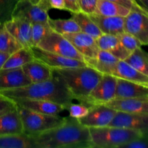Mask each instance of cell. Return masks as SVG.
Returning <instances> with one entry per match:
<instances>
[{
	"instance_id": "24",
	"label": "cell",
	"mask_w": 148,
	"mask_h": 148,
	"mask_svg": "<svg viewBox=\"0 0 148 148\" xmlns=\"http://www.w3.org/2000/svg\"><path fill=\"white\" fill-rule=\"evenodd\" d=\"M112 75L117 78L127 79L148 86V77L136 69L124 60L119 61Z\"/></svg>"
},
{
	"instance_id": "45",
	"label": "cell",
	"mask_w": 148,
	"mask_h": 148,
	"mask_svg": "<svg viewBox=\"0 0 148 148\" xmlns=\"http://www.w3.org/2000/svg\"><path fill=\"white\" fill-rule=\"evenodd\" d=\"M147 98H148V96H147Z\"/></svg>"
},
{
	"instance_id": "28",
	"label": "cell",
	"mask_w": 148,
	"mask_h": 148,
	"mask_svg": "<svg viewBox=\"0 0 148 148\" xmlns=\"http://www.w3.org/2000/svg\"><path fill=\"white\" fill-rule=\"evenodd\" d=\"M0 148H34L33 140L24 133L0 136Z\"/></svg>"
},
{
	"instance_id": "35",
	"label": "cell",
	"mask_w": 148,
	"mask_h": 148,
	"mask_svg": "<svg viewBox=\"0 0 148 148\" xmlns=\"http://www.w3.org/2000/svg\"><path fill=\"white\" fill-rule=\"evenodd\" d=\"M65 109L69 111V116L79 120L88 114L90 107L82 103H73L72 102L65 106Z\"/></svg>"
},
{
	"instance_id": "39",
	"label": "cell",
	"mask_w": 148,
	"mask_h": 148,
	"mask_svg": "<svg viewBox=\"0 0 148 148\" xmlns=\"http://www.w3.org/2000/svg\"><path fill=\"white\" fill-rule=\"evenodd\" d=\"M65 7L67 11L72 12H79V0H64Z\"/></svg>"
},
{
	"instance_id": "42",
	"label": "cell",
	"mask_w": 148,
	"mask_h": 148,
	"mask_svg": "<svg viewBox=\"0 0 148 148\" xmlns=\"http://www.w3.org/2000/svg\"><path fill=\"white\" fill-rule=\"evenodd\" d=\"M136 4L148 12V0H134Z\"/></svg>"
},
{
	"instance_id": "7",
	"label": "cell",
	"mask_w": 148,
	"mask_h": 148,
	"mask_svg": "<svg viewBox=\"0 0 148 148\" xmlns=\"http://www.w3.org/2000/svg\"><path fill=\"white\" fill-rule=\"evenodd\" d=\"M38 47L71 59L84 61L85 58L63 35L51 31L38 45Z\"/></svg>"
},
{
	"instance_id": "43",
	"label": "cell",
	"mask_w": 148,
	"mask_h": 148,
	"mask_svg": "<svg viewBox=\"0 0 148 148\" xmlns=\"http://www.w3.org/2000/svg\"><path fill=\"white\" fill-rule=\"evenodd\" d=\"M19 1V0H18ZM28 1H31L32 3H33V4H38V3L39 2V1H40V0H28Z\"/></svg>"
},
{
	"instance_id": "44",
	"label": "cell",
	"mask_w": 148,
	"mask_h": 148,
	"mask_svg": "<svg viewBox=\"0 0 148 148\" xmlns=\"http://www.w3.org/2000/svg\"><path fill=\"white\" fill-rule=\"evenodd\" d=\"M142 9H143V8H142ZM144 10V11H145V12H146V13H147V15H148V12H147V11H145V10Z\"/></svg>"
},
{
	"instance_id": "29",
	"label": "cell",
	"mask_w": 148,
	"mask_h": 148,
	"mask_svg": "<svg viewBox=\"0 0 148 148\" xmlns=\"http://www.w3.org/2000/svg\"><path fill=\"white\" fill-rule=\"evenodd\" d=\"M48 23L53 31L62 35L81 31L80 27L72 17L69 19H52L49 17Z\"/></svg>"
},
{
	"instance_id": "27",
	"label": "cell",
	"mask_w": 148,
	"mask_h": 148,
	"mask_svg": "<svg viewBox=\"0 0 148 148\" xmlns=\"http://www.w3.org/2000/svg\"><path fill=\"white\" fill-rule=\"evenodd\" d=\"M71 17L73 18L80 27L81 31L92 36L97 39L103 34L97 25L91 20L90 16L82 12L71 13Z\"/></svg>"
},
{
	"instance_id": "1",
	"label": "cell",
	"mask_w": 148,
	"mask_h": 148,
	"mask_svg": "<svg viewBox=\"0 0 148 148\" xmlns=\"http://www.w3.org/2000/svg\"><path fill=\"white\" fill-rule=\"evenodd\" d=\"M31 138L34 148H93L89 128L70 116L62 125Z\"/></svg>"
},
{
	"instance_id": "22",
	"label": "cell",
	"mask_w": 148,
	"mask_h": 148,
	"mask_svg": "<svg viewBox=\"0 0 148 148\" xmlns=\"http://www.w3.org/2000/svg\"><path fill=\"white\" fill-rule=\"evenodd\" d=\"M96 43L100 49L109 52L119 60H125L130 54L122 46L118 36L102 34L96 39Z\"/></svg>"
},
{
	"instance_id": "10",
	"label": "cell",
	"mask_w": 148,
	"mask_h": 148,
	"mask_svg": "<svg viewBox=\"0 0 148 148\" xmlns=\"http://www.w3.org/2000/svg\"><path fill=\"white\" fill-rule=\"evenodd\" d=\"M117 111L104 104L90 106L88 114L78 121L82 125L91 127H103L109 125Z\"/></svg>"
},
{
	"instance_id": "5",
	"label": "cell",
	"mask_w": 148,
	"mask_h": 148,
	"mask_svg": "<svg viewBox=\"0 0 148 148\" xmlns=\"http://www.w3.org/2000/svg\"><path fill=\"white\" fill-rule=\"evenodd\" d=\"M17 109L23 124V133L30 137L56 128L66 121V118L59 115L38 113L19 106Z\"/></svg>"
},
{
	"instance_id": "34",
	"label": "cell",
	"mask_w": 148,
	"mask_h": 148,
	"mask_svg": "<svg viewBox=\"0 0 148 148\" xmlns=\"http://www.w3.org/2000/svg\"><path fill=\"white\" fill-rule=\"evenodd\" d=\"M118 37L119 38L122 46L130 53H132L136 49L142 47V46H143L138 39L136 38L132 35L130 34V33H127L125 31L121 33V34L119 35Z\"/></svg>"
},
{
	"instance_id": "26",
	"label": "cell",
	"mask_w": 148,
	"mask_h": 148,
	"mask_svg": "<svg viewBox=\"0 0 148 148\" xmlns=\"http://www.w3.org/2000/svg\"><path fill=\"white\" fill-rule=\"evenodd\" d=\"M33 59H34V56L30 49L23 48L10 55L1 69L22 68L25 64L31 62Z\"/></svg>"
},
{
	"instance_id": "32",
	"label": "cell",
	"mask_w": 148,
	"mask_h": 148,
	"mask_svg": "<svg viewBox=\"0 0 148 148\" xmlns=\"http://www.w3.org/2000/svg\"><path fill=\"white\" fill-rule=\"evenodd\" d=\"M52 30L48 23H31L32 46H37L38 43Z\"/></svg>"
},
{
	"instance_id": "15",
	"label": "cell",
	"mask_w": 148,
	"mask_h": 148,
	"mask_svg": "<svg viewBox=\"0 0 148 148\" xmlns=\"http://www.w3.org/2000/svg\"><path fill=\"white\" fill-rule=\"evenodd\" d=\"M6 28L23 48L30 49L31 43V23L22 18L13 17L4 23Z\"/></svg>"
},
{
	"instance_id": "13",
	"label": "cell",
	"mask_w": 148,
	"mask_h": 148,
	"mask_svg": "<svg viewBox=\"0 0 148 148\" xmlns=\"http://www.w3.org/2000/svg\"><path fill=\"white\" fill-rule=\"evenodd\" d=\"M63 36L71 42L85 59L94 58L99 51L100 49L96 43V39L87 33L80 31Z\"/></svg>"
},
{
	"instance_id": "6",
	"label": "cell",
	"mask_w": 148,
	"mask_h": 148,
	"mask_svg": "<svg viewBox=\"0 0 148 148\" xmlns=\"http://www.w3.org/2000/svg\"><path fill=\"white\" fill-rule=\"evenodd\" d=\"M124 31L138 39L143 46H148V15L135 2L124 19Z\"/></svg>"
},
{
	"instance_id": "2",
	"label": "cell",
	"mask_w": 148,
	"mask_h": 148,
	"mask_svg": "<svg viewBox=\"0 0 148 148\" xmlns=\"http://www.w3.org/2000/svg\"><path fill=\"white\" fill-rule=\"evenodd\" d=\"M7 98H23L52 101L66 106L73 101L74 98L63 81L53 74L50 79L8 90L0 91Z\"/></svg>"
},
{
	"instance_id": "11",
	"label": "cell",
	"mask_w": 148,
	"mask_h": 148,
	"mask_svg": "<svg viewBox=\"0 0 148 148\" xmlns=\"http://www.w3.org/2000/svg\"><path fill=\"white\" fill-rule=\"evenodd\" d=\"M110 127L130 129L148 134V114H131L117 111L109 124Z\"/></svg>"
},
{
	"instance_id": "16",
	"label": "cell",
	"mask_w": 148,
	"mask_h": 148,
	"mask_svg": "<svg viewBox=\"0 0 148 148\" xmlns=\"http://www.w3.org/2000/svg\"><path fill=\"white\" fill-rule=\"evenodd\" d=\"M104 105L116 111L131 114H148V98H114Z\"/></svg>"
},
{
	"instance_id": "40",
	"label": "cell",
	"mask_w": 148,
	"mask_h": 148,
	"mask_svg": "<svg viewBox=\"0 0 148 148\" xmlns=\"http://www.w3.org/2000/svg\"><path fill=\"white\" fill-rule=\"evenodd\" d=\"M106 1L118 3V4H121V5L124 6V7L130 9V10H131L132 7H133V5H134V0H106Z\"/></svg>"
},
{
	"instance_id": "14",
	"label": "cell",
	"mask_w": 148,
	"mask_h": 148,
	"mask_svg": "<svg viewBox=\"0 0 148 148\" xmlns=\"http://www.w3.org/2000/svg\"><path fill=\"white\" fill-rule=\"evenodd\" d=\"M10 99L12 100L17 106L42 114L59 115L62 111L65 110L64 106L52 101L23 98H12Z\"/></svg>"
},
{
	"instance_id": "3",
	"label": "cell",
	"mask_w": 148,
	"mask_h": 148,
	"mask_svg": "<svg viewBox=\"0 0 148 148\" xmlns=\"http://www.w3.org/2000/svg\"><path fill=\"white\" fill-rule=\"evenodd\" d=\"M53 74L64 82L74 99L85 103L103 74L89 66L53 69Z\"/></svg>"
},
{
	"instance_id": "31",
	"label": "cell",
	"mask_w": 148,
	"mask_h": 148,
	"mask_svg": "<svg viewBox=\"0 0 148 148\" xmlns=\"http://www.w3.org/2000/svg\"><path fill=\"white\" fill-rule=\"evenodd\" d=\"M124 61L148 77V53L141 47L130 53Z\"/></svg>"
},
{
	"instance_id": "17",
	"label": "cell",
	"mask_w": 148,
	"mask_h": 148,
	"mask_svg": "<svg viewBox=\"0 0 148 148\" xmlns=\"http://www.w3.org/2000/svg\"><path fill=\"white\" fill-rule=\"evenodd\" d=\"M91 20L97 25L103 34L119 36L124 32V17L104 16L98 14H88Z\"/></svg>"
},
{
	"instance_id": "8",
	"label": "cell",
	"mask_w": 148,
	"mask_h": 148,
	"mask_svg": "<svg viewBox=\"0 0 148 148\" xmlns=\"http://www.w3.org/2000/svg\"><path fill=\"white\" fill-rule=\"evenodd\" d=\"M117 77L112 75H103L92 92L90 93L85 104L88 106L105 104L115 98Z\"/></svg>"
},
{
	"instance_id": "4",
	"label": "cell",
	"mask_w": 148,
	"mask_h": 148,
	"mask_svg": "<svg viewBox=\"0 0 148 148\" xmlns=\"http://www.w3.org/2000/svg\"><path fill=\"white\" fill-rule=\"evenodd\" d=\"M89 131L93 147L98 148H120L144 134L135 130L110 126L91 127Z\"/></svg>"
},
{
	"instance_id": "12",
	"label": "cell",
	"mask_w": 148,
	"mask_h": 148,
	"mask_svg": "<svg viewBox=\"0 0 148 148\" xmlns=\"http://www.w3.org/2000/svg\"><path fill=\"white\" fill-rule=\"evenodd\" d=\"M13 17L24 19L30 23H48L49 19V12L28 0L17 1L13 12Z\"/></svg>"
},
{
	"instance_id": "25",
	"label": "cell",
	"mask_w": 148,
	"mask_h": 148,
	"mask_svg": "<svg viewBox=\"0 0 148 148\" xmlns=\"http://www.w3.org/2000/svg\"><path fill=\"white\" fill-rule=\"evenodd\" d=\"M130 9L112 1L98 0L96 10L94 14L104 16H116L125 17L130 13Z\"/></svg>"
},
{
	"instance_id": "41",
	"label": "cell",
	"mask_w": 148,
	"mask_h": 148,
	"mask_svg": "<svg viewBox=\"0 0 148 148\" xmlns=\"http://www.w3.org/2000/svg\"><path fill=\"white\" fill-rule=\"evenodd\" d=\"M10 54L7 53H4V52L0 51V70L2 69L3 66L5 64L6 61L8 59V57L10 56Z\"/></svg>"
},
{
	"instance_id": "37",
	"label": "cell",
	"mask_w": 148,
	"mask_h": 148,
	"mask_svg": "<svg viewBox=\"0 0 148 148\" xmlns=\"http://www.w3.org/2000/svg\"><path fill=\"white\" fill-rule=\"evenodd\" d=\"M98 0H79V10L87 14H94L96 10Z\"/></svg>"
},
{
	"instance_id": "9",
	"label": "cell",
	"mask_w": 148,
	"mask_h": 148,
	"mask_svg": "<svg viewBox=\"0 0 148 148\" xmlns=\"http://www.w3.org/2000/svg\"><path fill=\"white\" fill-rule=\"evenodd\" d=\"M30 50L33 53L34 59L43 62L52 69L87 66L86 62L84 61L65 57V56L43 50L38 46H32L30 48Z\"/></svg>"
},
{
	"instance_id": "36",
	"label": "cell",
	"mask_w": 148,
	"mask_h": 148,
	"mask_svg": "<svg viewBox=\"0 0 148 148\" xmlns=\"http://www.w3.org/2000/svg\"><path fill=\"white\" fill-rule=\"evenodd\" d=\"M17 108L15 103L10 98L0 94V116Z\"/></svg>"
},
{
	"instance_id": "30",
	"label": "cell",
	"mask_w": 148,
	"mask_h": 148,
	"mask_svg": "<svg viewBox=\"0 0 148 148\" xmlns=\"http://www.w3.org/2000/svg\"><path fill=\"white\" fill-rule=\"evenodd\" d=\"M23 48V46L7 30L4 24H0V51L12 54Z\"/></svg>"
},
{
	"instance_id": "33",
	"label": "cell",
	"mask_w": 148,
	"mask_h": 148,
	"mask_svg": "<svg viewBox=\"0 0 148 148\" xmlns=\"http://www.w3.org/2000/svg\"><path fill=\"white\" fill-rule=\"evenodd\" d=\"M18 0H0V24H4L12 18L14 7Z\"/></svg>"
},
{
	"instance_id": "20",
	"label": "cell",
	"mask_w": 148,
	"mask_h": 148,
	"mask_svg": "<svg viewBox=\"0 0 148 148\" xmlns=\"http://www.w3.org/2000/svg\"><path fill=\"white\" fill-rule=\"evenodd\" d=\"M119 61L109 52L100 49L94 58H85L87 65L104 75H112L117 63Z\"/></svg>"
},
{
	"instance_id": "19",
	"label": "cell",
	"mask_w": 148,
	"mask_h": 148,
	"mask_svg": "<svg viewBox=\"0 0 148 148\" xmlns=\"http://www.w3.org/2000/svg\"><path fill=\"white\" fill-rule=\"evenodd\" d=\"M148 86L117 78L115 98H147Z\"/></svg>"
},
{
	"instance_id": "21",
	"label": "cell",
	"mask_w": 148,
	"mask_h": 148,
	"mask_svg": "<svg viewBox=\"0 0 148 148\" xmlns=\"http://www.w3.org/2000/svg\"><path fill=\"white\" fill-rule=\"evenodd\" d=\"M22 69L31 83L43 82L53 77V69L36 59L25 64Z\"/></svg>"
},
{
	"instance_id": "23",
	"label": "cell",
	"mask_w": 148,
	"mask_h": 148,
	"mask_svg": "<svg viewBox=\"0 0 148 148\" xmlns=\"http://www.w3.org/2000/svg\"><path fill=\"white\" fill-rule=\"evenodd\" d=\"M23 134V127L17 108L0 116V136Z\"/></svg>"
},
{
	"instance_id": "38",
	"label": "cell",
	"mask_w": 148,
	"mask_h": 148,
	"mask_svg": "<svg viewBox=\"0 0 148 148\" xmlns=\"http://www.w3.org/2000/svg\"><path fill=\"white\" fill-rule=\"evenodd\" d=\"M121 148H148V134L123 145Z\"/></svg>"
},
{
	"instance_id": "18",
	"label": "cell",
	"mask_w": 148,
	"mask_h": 148,
	"mask_svg": "<svg viewBox=\"0 0 148 148\" xmlns=\"http://www.w3.org/2000/svg\"><path fill=\"white\" fill-rule=\"evenodd\" d=\"M30 83L22 68L0 70V91L21 88Z\"/></svg>"
}]
</instances>
